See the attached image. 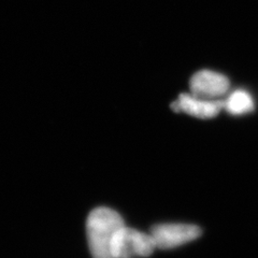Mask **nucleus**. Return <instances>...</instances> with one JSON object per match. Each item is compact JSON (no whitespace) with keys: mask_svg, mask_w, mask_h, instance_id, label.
<instances>
[{"mask_svg":"<svg viewBox=\"0 0 258 258\" xmlns=\"http://www.w3.org/2000/svg\"><path fill=\"white\" fill-rule=\"evenodd\" d=\"M229 81L225 76L210 70H201L190 80V92L199 98L215 100L229 90Z\"/></svg>","mask_w":258,"mask_h":258,"instance_id":"20e7f679","label":"nucleus"},{"mask_svg":"<svg viewBox=\"0 0 258 258\" xmlns=\"http://www.w3.org/2000/svg\"><path fill=\"white\" fill-rule=\"evenodd\" d=\"M223 109L232 115H243L254 110V101L248 93L239 90L223 100Z\"/></svg>","mask_w":258,"mask_h":258,"instance_id":"423d86ee","label":"nucleus"},{"mask_svg":"<svg viewBox=\"0 0 258 258\" xmlns=\"http://www.w3.org/2000/svg\"><path fill=\"white\" fill-rule=\"evenodd\" d=\"M125 226L123 217L109 208H97L86 222V235L93 258H113L111 245L115 233Z\"/></svg>","mask_w":258,"mask_h":258,"instance_id":"f257e3e1","label":"nucleus"},{"mask_svg":"<svg viewBox=\"0 0 258 258\" xmlns=\"http://www.w3.org/2000/svg\"><path fill=\"white\" fill-rule=\"evenodd\" d=\"M175 112H185L198 118H213L223 109V100H210L199 98L192 94H181L171 104Z\"/></svg>","mask_w":258,"mask_h":258,"instance_id":"39448f33","label":"nucleus"},{"mask_svg":"<svg viewBox=\"0 0 258 258\" xmlns=\"http://www.w3.org/2000/svg\"><path fill=\"white\" fill-rule=\"evenodd\" d=\"M201 229L196 225L184 223H168L156 225L151 230L156 248L171 249L198 239Z\"/></svg>","mask_w":258,"mask_h":258,"instance_id":"7ed1b4c3","label":"nucleus"},{"mask_svg":"<svg viewBox=\"0 0 258 258\" xmlns=\"http://www.w3.org/2000/svg\"><path fill=\"white\" fill-rule=\"evenodd\" d=\"M155 248V241L151 233L123 226L113 238L111 254L113 258L148 257Z\"/></svg>","mask_w":258,"mask_h":258,"instance_id":"f03ea898","label":"nucleus"}]
</instances>
